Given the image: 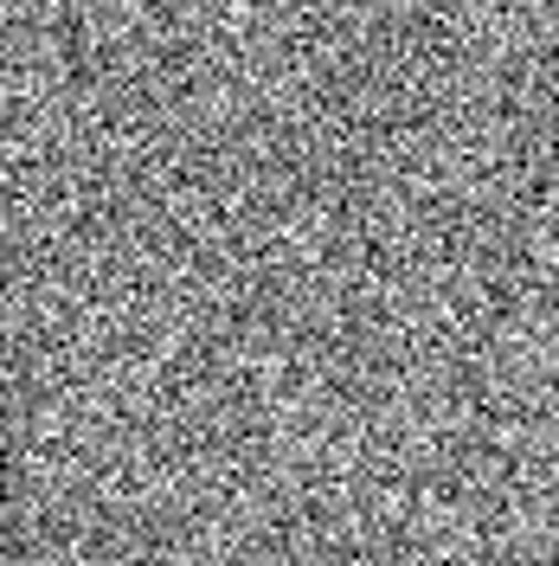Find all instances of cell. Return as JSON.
<instances>
[{
	"mask_svg": "<svg viewBox=\"0 0 559 566\" xmlns=\"http://www.w3.org/2000/svg\"><path fill=\"white\" fill-rule=\"evenodd\" d=\"M0 515H7V490H0ZM0 566H7V522H0Z\"/></svg>",
	"mask_w": 559,
	"mask_h": 566,
	"instance_id": "6da1fadb",
	"label": "cell"
}]
</instances>
